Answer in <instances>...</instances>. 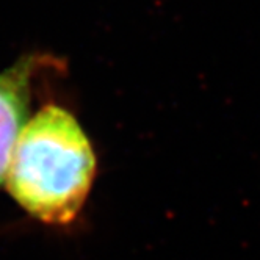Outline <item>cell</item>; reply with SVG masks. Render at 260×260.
<instances>
[{
    "label": "cell",
    "mask_w": 260,
    "mask_h": 260,
    "mask_svg": "<svg viewBox=\"0 0 260 260\" xmlns=\"http://www.w3.org/2000/svg\"><path fill=\"white\" fill-rule=\"evenodd\" d=\"M40 61L35 55H25L0 72V185L7 179L13 151L28 118L31 80Z\"/></svg>",
    "instance_id": "2"
},
{
    "label": "cell",
    "mask_w": 260,
    "mask_h": 260,
    "mask_svg": "<svg viewBox=\"0 0 260 260\" xmlns=\"http://www.w3.org/2000/svg\"><path fill=\"white\" fill-rule=\"evenodd\" d=\"M94 171V152L77 119L47 105L24 125L5 180L28 215L66 228L82 212Z\"/></svg>",
    "instance_id": "1"
}]
</instances>
